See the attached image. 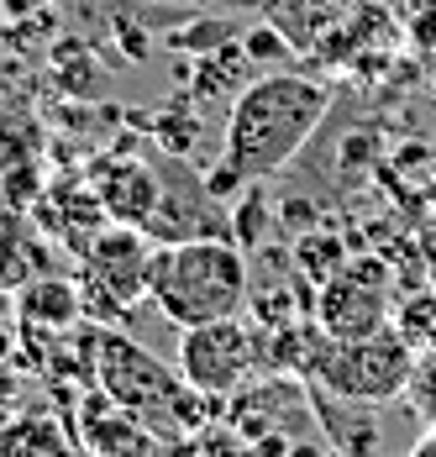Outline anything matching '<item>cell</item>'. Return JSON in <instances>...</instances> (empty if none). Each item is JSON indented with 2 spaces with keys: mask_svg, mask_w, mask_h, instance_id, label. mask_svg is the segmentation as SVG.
I'll use <instances>...</instances> for the list:
<instances>
[{
  "mask_svg": "<svg viewBox=\"0 0 436 457\" xmlns=\"http://www.w3.org/2000/svg\"><path fill=\"white\" fill-rule=\"evenodd\" d=\"M326 111H331V90L310 74L284 69V74L247 79L226 116L221 163H231L247 184L273 179L279 169H289L306 153V142L326 121Z\"/></svg>",
  "mask_w": 436,
  "mask_h": 457,
  "instance_id": "1",
  "label": "cell"
},
{
  "mask_svg": "<svg viewBox=\"0 0 436 457\" xmlns=\"http://www.w3.org/2000/svg\"><path fill=\"white\" fill-rule=\"evenodd\" d=\"M95 384L122 411L142 415L158 436H174V442H189L200 426H211V420L226 415L221 400L189 389L179 378V368L153 358L142 342L122 337L116 326H95Z\"/></svg>",
  "mask_w": 436,
  "mask_h": 457,
  "instance_id": "2",
  "label": "cell"
},
{
  "mask_svg": "<svg viewBox=\"0 0 436 457\" xmlns=\"http://www.w3.org/2000/svg\"><path fill=\"white\" fill-rule=\"evenodd\" d=\"M253 295L247 253L231 237H200V242H158L153 253V284L147 300L174 320L179 331L205 326V320L242 316Z\"/></svg>",
  "mask_w": 436,
  "mask_h": 457,
  "instance_id": "3",
  "label": "cell"
},
{
  "mask_svg": "<svg viewBox=\"0 0 436 457\" xmlns=\"http://www.w3.org/2000/svg\"><path fill=\"white\" fill-rule=\"evenodd\" d=\"M410 368H415V347L390 320L368 337H326L306 368V384L337 400H352V405H384L405 395Z\"/></svg>",
  "mask_w": 436,
  "mask_h": 457,
  "instance_id": "4",
  "label": "cell"
},
{
  "mask_svg": "<svg viewBox=\"0 0 436 457\" xmlns=\"http://www.w3.org/2000/svg\"><path fill=\"white\" fill-rule=\"evenodd\" d=\"M153 253L158 242L142 227H105L80 247V295H85V320L95 326H116L147 300L153 284Z\"/></svg>",
  "mask_w": 436,
  "mask_h": 457,
  "instance_id": "5",
  "label": "cell"
},
{
  "mask_svg": "<svg viewBox=\"0 0 436 457\" xmlns=\"http://www.w3.org/2000/svg\"><path fill=\"white\" fill-rule=\"evenodd\" d=\"M179 378L211 400H231L237 389H247L258 373H268L263 363V331L247 326L242 316L226 320H205V326H189L179 331Z\"/></svg>",
  "mask_w": 436,
  "mask_h": 457,
  "instance_id": "6",
  "label": "cell"
},
{
  "mask_svg": "<svg viewBox=\"0 0 436 457\" xmlns=\"http://www.w3.org/2000/svg\"><path fill=\"white\" fill-rule=\"evenodd\" d=\"M310 320L326 337H368L394 320V274L384 258L373 253H352L348 263L326 284H315V305Z\"/></svg>",
  "mask_w": 436,
  "mask_h": 457,
  "instance_id": "7",
  "label": "cell"
},
{
  "mask_svg": "<svg viewBox=\"0 0 436 457\" xmlns=\"http://www.w3.org/2000/svg\"><path fill=\"white\" fill-rule=\"evenodd\" d=\"M226 420H231L247 442H258V436H268V431L295 436L289 426H315V411H310V384L300 378V373H258L247 389H237V395H231Z\"/></svg>",
  "mask_w": 436,
  "mask_h": 457,
  "instance_id": "8",
  "label": "cell"
},
{
  "mask_svg": "<svg viewBox=\"0 0 436 457\" xmlns=\"http://www.w3.org/2000/svg\"><path fill=\"white\" fill-rule=\"evenodd\" d=\"M74 436L89 457H164V447H169L142 415L122 411L100 384L85 400H74Z\"/></svg>",
  "mask_w": 436,
  "mask_h": 457,
  "instance_id": "9",
  "label": "cell"
},
{
  "mask_svg": "<svg viewBox=\"0 0 436 457\" xmlns=\"http://www.w3.org/2000/svg\"><path fill=\"white\" fill-rule=\"evenodd\" d=\"M179 184L164 179L158 216L147 221L153 242H200V237H231V216L221 211V200L205 189V174H189L174 163Z\"/></svg>",
  "mask_w": 436,
  "mask_h": 457,
  "instance_id": "10",
  "label": "cell"
},
{
  "mask_svg": "<svg viewBox=\"0 0 436 457\" xmlns=\"http://www.w3.org/2000/svg\"><path fill=\"white\" fill-rule=\"evenodd\" d=\"M89 184L100 189V205H105V221H116V227H142L158 216V200H164V179H158V169L153 163H142V158H105V163H95L89 169Z\"/></svg>",
  "mask_w": 436,
  "mask_h": 457,
  "instance_id": "11",
  "label": "cell"
},
{
  "mask_svg": "<svg viewBox=\"0 0 436 457\" xmlns=\"http://www.w3.org/2000/svg\"><path fill=\"white\" fill-rule=\"evenodd\" d=\"M16 316L27 331H74L85 320V295H80V278L63 274H32L16 289Z\"/></svg>",
  "mask_w": 436,
  "mask_h": 457,
  "instance_id": "12",
  "label": "cell"
},
{
  "mask_svg": "<svg viewBox=\"0 0 436 457\" xmlns=\"http://www.w3.org/2000/svg\"><path fill=\"white\" fill-rule=\"evenodd\" d=\"M310 411H315V426L331 436V447L348 457H379V426H373V405H352V400H337L326 389H310Z\"/></svg>",
  "mask_w": 436,
  "mask_h": 457,
  "instance_id": "13",
  "label": "cell"
},
{
  "mask_svg": "<svg viewBox=\"0 0 436 457\" xmlns=\"http://www.w3.org/2000/svg\"><path fill=\"white\" fill-rule=\"evenodd\" d=\"M0 457H80V436L58 415L27 411L0 426Z\"/></svg>",
  "mask_w": 436,
  "mask_h": 457,
  "instance_id": "14",
  "label": "cell"
},
{
  "mask_svg": "<svg viewBox=\"0 0 436 457\" xmlns=\"http://www.w3.org/2000/svg\"><path fill=\"white\" fill-rule=\"evenodd\" d=\"M247 53H242V37L237 43L216 47V53H205L200 58V69L189 74V90H195V100H221V95H242V85H247Z\"/></svg>",
  "mask_w": 436,
  "mask_h": 457,
  "instance_id": "15",
  "label": "cell"
},
{
  "mask_svg": "<svg viewBox=\"0 0 436 457\" xmlns=\"http://www.w3.org/2000/svg\"><path fill=\"white\" fill-rule=\"evenodd\" d=\"M348 242L337 237L331 227H310L295 237V247H289V263L300 269V278H310V284H326V278L337 274L342 263H348Z\"/></svg>",
  "mask_w": 436,
  "mask_h": 457,
  "instance_id": "16",
  "label": "cell"
},
{
  "mask_svg": "<svg viewBox=\"0 0 436 457\" xmlns=\"http://www.w3.org/2000/svg\"><path fill=\"white\" fill-rule=\"evenodd\" d=\"M43 158V127L32 111L21 105H5L0 111V174L5 169H21V163H38Z\"/></svg>",
  "mask_w": 436,
  "mask_h": 457,
  "instance_id": "17",
  "label": "cell"
},
{
  "mask_svg": "<svg viewBox=\"0 0 436 457\" xmlns=\"http://www.w3.org/2000/svg\"><path fill=\"white\" fill-rule=\"evenodd\" d=\"M237 37H242V21L211 11V16H184L174 32H169V47H174V53H189V58H205V53L237 43Z\"/></svg>",
  "mask_w": 436,
  "mask_h": 457,
  "instance_id": "18",
  "label": "cell"
},
{
  "mask_svg": "<svg viewBox=\"0 0 436 457\" xmlns=\"http://www.w3.org/2000/svg\"><path fill=\"white\" fill-rule=\"evenodd\" d=\"M53 79H58V90L63 95H89L100 90V69H95V58H89L85 43H74V37H63V43L53 47Z\"/></svg>",
  "mask_w": 436,
  "mask_h": 457,
  "instance_id": "19",
  "label": "cell"
},
{
  "mask_svg": "<svg viewBox=\"0 0 436 457\" xmlns=\"http://www.w3.org/2000/svg\"><path fill=\"white\" fill-rule=\"evenodd\" d=\"M32 274H38V247L11 216H0V289H21Z\"/></svg>",
  "mask_w": 436,
  "mask_h": 457,
  "instance_id": "20",
  "label": "cell"
},
{
  "mask_svg": "<svg viewBox=\"0 0 436 457\" xmlns=\"http://www.w3.org/2000/svg\"><path fill=\"white\" fill-rule=\"evenodd\" d=\"M153 132H158V147H169L174 158H184L195 137H200V116H195V100H174L153 116Z\"/></svg>",
  "mask_w": 436,
  "mask_h": 457,
  "instance_id": "21",
  "label": "cell"
},
{
  "mask_svg": "<svg viewBox=\"0 0 436 457\" xmlns=\"http://www.w3.org/2000/svg\"><path fill=\"white\" fill-rule=\"evenodd\" d=\"M189 457H253V442L221 415L211 426H200L195 436H189Z\"/></svg>",
  "mask_w": 436,
  "mask_h": 457,
  "instance_id": "22",
  "label": "cell"
},
{
  "mask_svg": "<svg viewBox=\"0 0 436 457\" xmlns=\"http://www.w3.org/2000/svg\"><path fill=\"white\" fill-rule=\"evenodd\" d=\"M410 411L421 415L426 426H436V347L432 353H415V368L405 378V395H399Z\"/></svg>",
  "mask_w": 436,
  "mask_h": 457,
  "instance_id": "23",
  "label": "cell"
},
{
  "mask_svg": "<svg viewBox=\"0 0 436 457\" xmlns=\"http://www.w3.org/2000/svg\"><path fill=\"white\" fill-rule=\"evenodd\" d=\"M394 331H399L415 353H432L436 347V295H421V305L405 300L399 316H394Z\"/></svg>",
  "mask_w": 436,
  "mask_h": 457,
  "instance_id": "24",
  "label": "cell"
},
{
  "mask_svg": "<svg viewBox=\"0 0 436 457\" xmlns=\"http://www.w3.org/2000/svg\"><path fill=\"white\" fill-rule=\"evenodd\" d=\"M263 231H268V195H263L258 184H247V200L231 211V242L242 253H253L263 242Z\"/></svg>",
  "mask_w": 436,
  "mask_h": 457,
  "instance_id": "25",
  "label": "cell"
},
{
  "mask_svg": "<svg viewBox=\"0 0 436 457\" xmlns=\"http://www.w3.org/2000/svg\"><path fill=\"white\" fill-rule=\"evenodd\" d=\"M242 53H247L253 63H289V58H295V43H289L284 27L253 21V27H242Z\"/></svg>",
  "mask_w": 436,
  "mask_h": 457,
  "instance_id": "26",
  "label": "cell"
},
{
  "mask_svg": "<svg viewBox=\"0 0 436 457\" xmlns=\"http://www.w3.org/2000/svg\"><path fill=\"white\" fill-rule=\"evenodd\" d=\"M279 221L295 231V237H300V231H310V227H315V200H284Z\"/></svg>",
  "mask_w": 436,
  "mask_h": 457,
  "instance_id": "27",
  "label": "cell"
},
{
  "mask_svg": "<svg viewBox=\"0 0 436 457\" xmlns=\"http://www.w3.org/2000/svg\"><path fill=\"white\" fill-rule=\"evenodd\" d=\"M410 43L436 53V11H415V16H410Z\"/></svg>",
  "mask_w": 436,
  "mask_h": 457,
  "instance_id": "28",
  "label": "cell"
},
{
  "mask_svg": "<svg viewBox=\"0 0 436 457\" xmlns=\"http://www.w3.org/2000/svg\"><path fill=\"white\" fill-rule=\"evenodd\" d=\"M284 457H326V447H321L315 436H289V453Z\"/></svg>",
  "mask_w": 436,
  "mask_h": 457,
  "instance_id": "29",
  "label": "cell"
},
{
  "mask_svg": "<svg viewBox=\"0 0 436 457\" xmlns=\"http://www.w3.org/2000/svg\"><path fill=\"white\" fill-rule=\"evenodd\" d=\"M16 347H21V337H16V331H11V320H5V326H0V368L16 363Z\"/></svg>",
  "mask_w": 436,
  "mask_h": 457,
  "instance_id": "30",
  "label": "cell"
},
{
  "mask_svg": "<svg viewBox=\"0 0 436 457\" xmlns=\"http://www.w3.org/2000/svg\"><path fill=\"white\" fill-rule=\"evenodd\" d=\"M405 457H436V426H426V431L410 442V453H405Z\"/></svg>",
  "mask_w": 436,
  "mask_h": 457,
  "instance_id": "31",
  "label": "cell"
},
{
  "mask_svg": "<svg viewBox=\"0 0 436 457\" xmlns=\"http://www.w3.org/2000/svg\"><path fill=\"white\" fill-rule=\"evenodd\" d=\"M16 320V289H0V326Z\"/></svg>",
  "mask_w": 436,
  "mask_h": 457,
  "instance_id": "32",
  "label": "cell"
},
{
  "mask_svg": "<svg viewBox=\"0 0 436 457\" xmlns=\"http://www.w3.org/2000/svg\"><path fill=\"white\" fill-rule=\"evenodd\" d=\"M410 11H436V0H410Z\"/></svg>",
  "mask_w": 436,
  "mask_h": 457,
  "instance_id": "33",
  "label": "cell"
},
{
  "mask_svg": "<svg viewBox=\"0 0 436 457\" xmlns=\"http://www.w3.org/2000/svg\"><path fill=\"white\" fill-rule=\"evenodd\" d=\"M326 457H348V453H337V447H331V453H326Z\"/></svg>",
  "mask_w": 436,
  "mask_h": 457,
  "instance_id": "34",
  "label": "cell"
},
{
  "mask_svg": "<svg viewBox=\"0 0 436 457\" xmlns=\"http://www.w3.org/2000/svg\"><path fill=\"white\" fill-rule=\"evenodd\" d=\"M0 21H5V0H0Z\"/></svg>",
  "mask_w": 436,
  "mask_h": 457,
  "instance_id": "35",
  "label": "cell"
}]
</instances>
